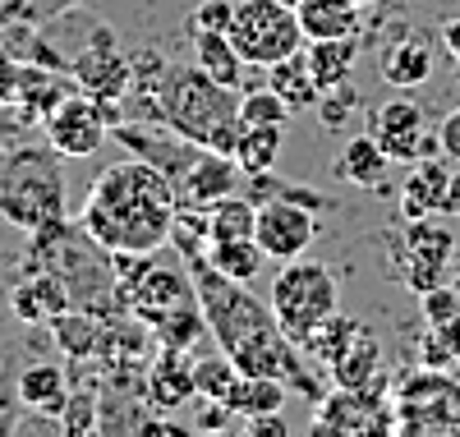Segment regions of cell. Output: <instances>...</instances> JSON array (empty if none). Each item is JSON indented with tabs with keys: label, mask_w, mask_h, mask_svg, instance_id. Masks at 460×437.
<instances>
[{
	"label": "cell",
	"mask_w": 460,
	"mask_h": 437,
	"mask_svg": "<svg viewBox=\"0 0 460 437\" xmlns=\"http://www.w3.org/2000/svg\"><path fill=\"white\" fill-rule=\"evenodd\" d=\"M194 281L199 308L208 317V332L221 354H230V364L240 373H262V378H281L290 391H299L304 401H323V382L304 364V350L281 332L272 304H262L244 281L221 276L203 254H180Z\"/></svg>",
	"instance_id": "1"
},
{
	"label": "cell",
	"mask_w": 460,
	"mask_h": 437,
	"mask_svg": "<svg viewBox=\"0 0 460 437\" xmlns=\"http://www.w3.org/2000/svg\"><path fill=\"white\" fill-rule=\"evenodd\" d=\"M175 212H180L175 184L157 166L125 156L93 180L79 226L106 254H157L171 240Z\"/></svg>",
	"instance_id": "2"
},
{
	"label": "cell",
	"mask_w": 460,
	"mask_h": 437,
	"mask_svg": "<svg viewBox=\"0 0 460 437\" xmlns=\"http://www.w3.org/2000/svg\"><path fill=\"white\" fill-rule=\"evenodd\" d=\"M157 125L184 134L189 143L235 156L240 143V93L217 84L199 65H171L157 84Z\"/></svg>",
	"instance_id": "3"
},
{
	"label": "cell",
	"mask_w": 460,
	"mask_h": 437,
	"mask_svg": "<svg viewBox=\"0 0 460 437\" xmlns=\"http://www.w3.org/2000/svg\"><path fill=\"white\" fill-rule=\"evenodd\" d=\"M0 217L28 235L65 217V175L51 143H0Z\"/></svg>",
	"instance_id": "4"
},
{
	"label": "cell",
	"mask_w": 460,
	"mask_h": 437,
	"mask_svg": "<svg viewBox=\"0 0 460 437\" xmlns=\"http://www.w3.org/2000/svg\"><path fill=\"white\" fill-rule=\"evenodd\" d=\"M267 304H272L281 332L304 350L314 341V332L336 313V281H332V272L323 263L290 258L272 276V295H267Z\"/></svg>",
	"instance_id": "5"
},
{
	"label": "cell",
	"mask_w": 460,
	"mask_h": 437,
	"mask_svg": "<svg viewBox=\"0 0 460 437\" xmlns=\"http://www.w3.org/2000/svg\"><path fill=\"white\" fill-rule=\"evenodd\" d=\"M392 406H396V433L460 437V382L447 369L419 364L414 373L392 382Z\"/></svg>",
	"instance_id": "6"
},
{
	"label": "cell",
	"mask_w": 460,
	"mask_h": 437,
	"mask_svg": "<svg viewBox=\"0 0 460 437\" xmlns=\"http://www.w3.org/2000/svg\"><path fill=\"white\" fill-rule=\"evenodd\" d=\"M230 42L244 56V65L253 69H272L277 60L304 51V28L295 5H281V0H240L235 19H230Z\"/></svg>",
	"instance_id": "7"
},
{
	"label": "cell",
	"mask_w": 460,
	"mask_h": 437,
	"mask_svg": "<svg viewBox=\"0 0 460 437\" xmlns=\"http://www.w3.org/2000/svg\"><path fill=\"white\" fill-rule=\"evenodd\" d=\"M111 125H120L115 102H97V97L74 88L65 102L51 106V115L42 120V134L60 156H93L111 138Z\"/></svg>",
	"instance_id": "8"
},
{
	"label": "cell",
	"mask_w": 460,
	"mask_h": 437,
	"mask_svg": "<svg viewBox=\"0 0 460 437\" xmlns=\"http://www.w3.org/2000/svg\"><path fill=\"white\" fill-rule=\"evenodd\" d=\"M69 78H74L79 93L120 106L129 97V84H134V56H125L120 47H115V32L102 23V28L88 32L84 51L69 56Z\"/></svg>",
	"instance_id": "9"
},
{
	"label": "cell",
	"mask_w": 460,
	"mask_h": 437,
	"mask_svg": "<svg viewBox=\"0 0 460 437\" xmlns=\"http://www.w3.org/2000/svg\"><path fill=\"white\" fill-rule=\"evenodd\" d=\"M368 134L382 143V152L392 162H424V156H442V143H438V129H429L424 120V106L414 97H392L368 111Z\"/></svg>",
	"instance_id": "10"
},
{
	"label": "cell",
	"mask_w": 460,
	"mask_h": 437,
	"mask_svg": "<svg viewBox=\"0 0 460 437\" xmlns=\"http://www.w3.org/2000/svg\"><path fill=\"white\" fill-rule=\"evenodd\" d=\"M318 208L299 203V198H267L258 203V226H253V240L267 258L277 263H290V258H304L309 245L318 240Z\"/></svg>",
	"instance_id": "11"
},
{
	"label": "cell",
	"mask_w": 460,
	"mask_h": 437,
	"mask_svg": "<svg viewBox=\"0 0 460 437\" xmlns=\"http://www.w3.org/2000/svg\"><path fill=\"white\" fill-rule=\"evenodd\" d=\"M456 249V235L447 226H438L433 217L405 221V258H401V276L414 295H424L433 286L447 281V263Z\"/></svg>",
	"instance_id": "12"
},
{
	"label": "cell",
	"mask_w": 460,
	"mask_h": 437,
	"mask_svg": "<svg viewBox=\"0 0 460 437\" xmlns=\"http://www.w3.org/2000/svg\"><path fill=\"white\" fill-rule=\"evenodd\" d=\"M147 406L162 410V415H175L180 406L199 401V387H194V354L189 350H175V345H162L157 360L147 364Z\"/></svg>",
	"instance_id": "13"
},
{
	"label": "cell",
	"mask_w": 460,
	"mask_h": 437,
	"mask_svg": "<svg viewBox=\"0 0 460 437\" xmlns=\"http://www.w3.org/2000/svg\"><path fill=\"white\" fill-rule=\"evenodd\" d=\"M240 180H244V171H240L235 156L203 147V152H199V162L189 166L184 180L175 184V198H180V208H212V203H221V198L235 193Z\"/></svg>",
	"instance_id": "14"
},
{
	"label": "cell",
	"mask_w": 460,
	"mask_h": 437,
	"mask_svg": "<svg viewBox=\"0 0 460 437\" xmlns=\"http://www.w3.org/2000/svg\"><path fill=\"white\" fill-rule=\"evenodd\" d=\"M332 373V387H355V391H377V387H392L387 369H382V341L359 327L355 341L336 354V364L327 369Z\"/></svg>",
	"instance_id": "15"
},
{
	"label": "cell",
	"mask_w": 460,
	"mask_h": 437,
	"mask_svg": "<svg viewBox=\"0 0 460 437\" xmlns=\"http://www.w3.org/2000/svg\"><path fill=\"white\" fill-rule=\"evenodd\" d=\"M10 308L19 323H51L56 313L74 308V295L56 272H23V281L10 290Z\"/></svg>",
	"instance_id": "16"
},
{
	"label": "cell",
	"mask_w": 460,
	"mask_h": 437,
	"mask_svg": "<svg viewBox=\"0 0 460 437\" xmlns=\"http://www.w3.org/2000/svg\"><path fill=\"white\" fill-rule=\"evenodd\" d=\"M447 180H451V166L442 162V156H424V162H414L410 175L401 180V217H405V221L442 217Z\"/></svg>",
	"instance_id": "17"
},
{
	"label": "cell",
	"mask_w": 460,
	"mask_h": 437,
	"mask_svg": "<svg viewBox=\"0 0 460 437\" xmlns=\"http://www.w3.org/2000/svg\"><path fill=\"white\" fill-rule=\"evenodd\" d=\"M194 65L208 69L217 84L235 88V93L249 88V69H253V65H244V56L235 51V42H230V32L194 28Z\"/></svg>",
	"instance_id": "18"
},
{
	"label": "cell",
	"mask_w": 460,
	"mask_h": 437,
	"mask_svg": "<svg viewBox=\"0 0 460 437\" xmlns=\"http://www.w3.org/2000/svg\"><path fill=\"white\" fill-rule=\"evenodd\" d=\"M14 396H19L23 410L42 415V419H60V410L69 401V378L56 364H28L14 382Z\"/></svg>",
	"instance_id": "19"
},
{
	"label": "cell",
	"mask_w": 460,
	"mask_h": 437,
	"mask_svg": "<svg viewBox=\"0 0 460 437\" xmlns=\"http://www.w3.org/2000/svg\"><path fill=\"white\" fill-rule=\"evenodd\" d=\"M382 78H387L392 88H419L433 78V42L419 32H405L396 37V42L387 47V56H382Z\"/></svg>",
	"instance_id": "20"
},
{
	"label": "cell",
	"mask_w": 460,
	"mask_h": 437,
	"mask_svg": "<svg viewBox=\"0 0 460 437\" xmlns=\"http://www.w3.org/2000/svg\"><path fill=\"white\" fill-rule=\"evenodd\" d=\"M392 171V156L382 152V143L373 134H359L341 147V156L332 162V175L345 180V184H359V189H382V180H387Z\"/></svg>",
	"instance_id": "21"
},
{
	"label": "cell",
	"mask_w": 460,
	"mask_h": 437,
	"mask_svg": "<svg viewBox=\"0 0 460 437\" xmlns=\"http://www.w3.org/2000/svg\"><path fill=\"white\" fill-rule=\"evenodd\" d=\"M359 10L355 0H299L295 14H299V28L309 42L318 37H355L359 32Z\"/></svg>",
	"instance_id": "22"
},
{
	"label": "cell",
	"mask_w": 460,
	"mask_h": 437,
	"mask_svg": "<svg viewBox=\"0 0 460 437\" xmlns=\"http://www.w3.org/2000/svg\"><path fill=\"white\" fill-rule=\"evenodd\" d=\"M267 88L281 93V102L290 111H314L318 97H323V88H318V78H314L309 56H304V51H295V56H286V60H277L272 69H267Z\"/></svg>",
	"instance_id": "23"
},
{
	"label": "cell",
	"mask_w": 460,
	"mask_h": 437,
	"mask_svg": "<svg viewBox=\"0 0 460 437\" xmlns=\"http://www.w3.org/2000/svg\"><path fill=\"white\" fill-rule=\"evenodd\" d=\"M102 332H106V323L88 308H65V313L51 317V336L60 341V350L69 354V360H97Z\"/></svg>",
	"instance_id": "24"
},
{
	"label": "cell",
	"mask_w": 460,
	"mask_h": 437,
	"mask_svg": "<svg viewBox=\"0 0 460 437\" xmlns=\"http://www.w3.org/2000/svg\"><path fill=\"white\" fill-rule=\"evenodd\" d=\"M286 401H290V387L281 378H262V373H240L235 387H230V396H226V406L235 410L240 419L286 410Z\"/></svg>",
	"instance_id": "25"
},
{
	"label": "cell",
	"mask_w": 460,
	"mask_h": 437,
	"mask_svg": "<svg viewBox=\"0 0 460 437\" xmlns=\"http://www.w3.org/2000/svg\"><path fill=\"white\" fill-rule=\"evenodd\" d=\"M304 56H309V69L318 78V88L327 93V88L350 78V69L359 60V37H318V42H309Z\"/></svg>",
	"instance_id": "26"
},
{
	"label": "cell",
	"mask_w": 460,
	"mask_h": 437,
	"mask_svg": "<svg viewBox=\"0 0 460 437\" xmlns=\"http://www.w3.org/2000/svg\"><path fill=\"white\" fill-rule=\"evenodd\" d=\"M286 147V125H240V143H235V162L244 175L272 171L277 156Z\"/></svg>",
	"instance_id": "27"
},
{
	"label": "cell",
	"mask_w": 460,
	"mask_h": 437,
	"mask_svg": "<svg viewBox=\"0 0 460 437\" xmlns=\"http://www.w3.org/2000/svg\"><path fill=\"white\" fill-rule=\"evenodd\" d=\"M253 226H258V203L230 193L208 208V245L212 240H253Z\"/></svg>",
	"instance_id": "28"
},
{
	"label": "cell",
	"mask_w": 460,
	"mask_h": 437,
	"mask_svg": "<svg viewBox=\"0 0 460 437\" xmlns=\"http://www.w3.org/2000/svg\"><path fill=\"white\" fill-rule=\"evenodd\" d=\"M203 258L221 272V276H230V281H253V276L262 272V249H258V240H212L208 249H203Z\"/></svg>",
	"instance_id": "29"
},
{
	"label": "cell",
	"mask_w": 460,
	"mask_h": 437,
	"mask_svg": "<svg viewBox=\"0 0 460 437\" xmlns=\"http://www.w3.org/2000/svg\"><path fill=\"white\" fill-rule=\"evenodd\" d=\"M359 327H364V323H355V317H345V313L336 308V313L327 317V323L314 332V341L304 345V354H309V360H314L318 369H332V364H336V354L355 341V332H359Z\"/></svg>",
	"instance_id": "30"
},
{
	"label": "cell",
	"mask_w": 460,
	"mask_h": 437,
	"mask_svg": "<svg viewBox=\"0 0 460 437\" xmlns=\"http://www.w3.org/2000/svg\"><path fill=\"white\" fill-rule=\"evenodd\" d=\"M152 332H157L162 345H175V350H189V354H194V345L208 336V317H203V308H199V299H194V304L175 308L166 323H157Z\"/></svg>",
	"instance_id": "31"
},
{
	"label": "cell",
	"mask_w": 460,
	"mask_h": 437,
	"mask_svg": "<svg viewBox=\"0 0 460 437\" xmlns=\"http://www.w3.org/2000/svg\"><path fill=\"white\" fill-rule=\"evenodd\" d=\"M235 378H240V369L230 364V354H221V350L194 354V387H199V396H208V401H226Z\"/></svg>",
	"instance_id": "32"
},
{
	"label": "cell",
	"mask_w": 460,
	"mask_h": 437,
	"mask_svg": "<svg viewBox=\"0 0 460 437\" xmlns=\"http://www.w3.org/2000/svg\"><path fill=\"white\" fill-rule=\"evenodd\" d=\"M290 106L272 88H244L240 93V125H286Z\"/></svg>",
	"instance_id": "33"
},
{
	"label": "cell",
	"mask_w": 460,
	"mask_h": 437,
	"mask_svg": "<svg viewBox=\"0 0 460 437\" xmlns=\"http://www.w3.org/2000/svg\"><path fill=\"white\" fill-rule=\"evenodd\" d=\"M56 424L65 433H97L102 428V410L93 401V391H69V401H65V410H60Z\"/></svg>",
	"instance_id": "34"
},
{
	"label": "cell",
	"mask_w": 460,
	"mask_h": 437,
	"mask_svg": "<svg viewBox=\"0 0 460 437\" xmlns=\"http://www.w3.org/2000/svg\"><path fill=\"white\" fill-rule=\"evenodd\" d=\"M355 106H359V93L350 88V78H345V84H336V88H327V93L318 97L314 111L323 115V125H327V129H341V125L355 115Z\"/></svg>",
	"instance_id": "35"
},
{
	"label": "cell",
	"mask_w": 460,
	"mask_h": 437,
	"mask_svg": "<svg viewBox=\"0 0 460 437\" xmlns=\"http://www.w3.org/2000/svg\"><path fill=\"white\" fill-rule=\"evenodd\" d=\"M424 299V317H429V327H438V323H447V317H456L460 313V290L456 286H433V290H424L419 295Z\"/></svg>",
	"instance_id": "36"
},
{
	"label": "cell",
	"mask_w": 460,
	"mask_h": 437,
	"mask_svg": "<svg viewBox=\"0 0 460 437\" xmlns=\"http://www.w3.org/2000/svg\"><path fill=\"white\" fill-rule=\"evenodd\" d=\"M230 19H235V0H203V5L194 10V28L230 32Z\"/></svg>",
	"instance_id": "37"
},
{
	"label": "cell",
	"mask_w": 460,
	"mask_h": 437,
	"mask_svg": "<svg viewBox=\"0 0 460 437\" xmlns=\"http://www.w3.org/2000/svg\"><path fill=\"white\" fill-rule=\"evenodd\" d=\"M79 0H19V14L28 19V23H51V19H60L65 10H74Z\"/></svg>",
	"instance_id": "38"
},
{
	"label": "cell",
	"mask_w": 460,
	"mask_h": 437,
	"mask_svg": "<svg viewBox=\"0 0 460 437\" xmlns=\"http://www.w3.org/2000/svg\"><path fill=\"white\" fill-rule=\"evenodd\" d=\"M230 419H235V410H230L226 401H208V396H199V419H194L199 433H221V428H230Z\"/></svg>",
	"instance_id": "39"
},
{
	"label": "cell",
	"mask_w": 460,
	"mask_h": 437,
	"mask_svg": "<svg viewBox=\"0 0 460 437\" xmlns=\"http://www.w3.org/2000/svg\"><path fill=\"white\" fill-rule=\"evenodd\" d=\"M419 364H424V369H447V373L456 369V354L442 345V336L433 327L424 332V341H419Z\"/></svg>",
	"instance_id": "40"
},
{
	"label": "cell",
	"mask_w": 460,
	"mask_h": 437,
	"mask_svg": "<svg viewBox=\"0 0 460 437\" xmlns=\"http://www.w3.org/2000/svg\"><path fill=\"white\" fill-rule=\"evenodd\" d=\"M286 410H272V415H249L244 419V433L249 437H286Z\"/></svg>",
	"instance_id": "41"
},
{
	"label": "cell",
	"mask_w": 460,
	"mask_h": 437,
	"mask_svg": "<svg viewBox=\"0 0 460 437\" xmlns=\"http://www.w3.org/2000/svg\"><path fill=\"white\" fill-rule=\"evenodd\" d=\"M19 60L14 56H5L0 51V106H14V97H19Z\"/></svg>",
	"instance_id": "42"
},
{
	"label": "cell",
	"mask_w": 460,
	"mask_h": 437,
	"mask_svg": "<svg viewBox=\"0 0 460 437\" xmlns=\"http://www.w3.org/2000/svg\"><path fill=\"white\" fill-rule=\"evenodd\" d=\"M438 143H442V156H447V162H460V106L438 125Z\"/></svg>",
	"instance_id": "43"
},
{
	"label": "cell",
	"mask_w": 460,
	"mask_h": 437,
	"mask_svg": "<svg viewBox=\"0 0 460 437\" xmlns=\"http://www.w3.org/2000/svg\"><path fill=\"white\" fill-rule=\"evenodd\" d=\"M433 332L442 336V345L456 354V364H460V313H456V317H447V323H438Z\"/></svg>",
	"instance_id": "44"
},
{
	"label": "cell",
	"mask_w": 460,
	"mask_h": 437,
	"mask_svg": "<svg viewBox=\"0 0 460 437\" xmlns=\"http://www.w3.org/2000/svg\"><path fill=\"white\" fill-rule=\"evenodd\" d=\"M438 37H442V47H447V56L460 65V14L456 19H447L442 28H438Z\"/></svg>",
	"instance_id": "45"
},
{
	"label": "cell",
	"mask_w": 460,
	"mask_h": 437,
	"mask_svg": "<svg viewBox=\"0 0 460 437\" xmlns=\"http://www.w3.org/2000/svg\"><path fill=\"white\" fill-rule=\"evenodd\" d=\"M19 401H10V396H0V437H10L14 428H19Z\"/></svg>",
	"instance_id": "46"
},
{
	"label": "cell",
	"mask_w": 460,
	"mask_h": 437,
	"mask_svg": "<svg viewBox=\"0 0 460 437\" xmlns=\"http://www.w3.org/2000/svg\"><path fill=\"white\" fill-rule=\"evenodd\" d=\"M442 217H460V171H451V180H447V198H442Z\"/></svg>",
	"instance_id": "47"
},
{
	"label": "cell",
	"mask_w": 460,
	"mask_h": 437,
	"mask_svg": "<svg viewBox=\"0 0 460 437\" xmlns=\"http://www.w3.org/2000/svg\"><path fill=\"white\" fill-rule=\"evenodd\" d=\"M456 290H460V267H456Z\"/></svg>",
	"instance_id": "48"
},
{
	"label": "cell",
	"mask_w": 460,
	"mask_h": 437,
	"mask_svg": "<svg viewBox=\"0 0 460 437\" xmlns=\"http://www.w3.org/2000/svg\"><path fill=\"white\" fill-rule=\"evenodd\" d=\"M355 5H373V0H355Z\"/></svg>",
	"instance_id": "49"
},
{
	"label": "cell",
	"mask_w": 460,
	"mask_h": 437,
	"mask_svg": "<svg viewBox=\"0 0 460 437\" xmlns=\"http://www.w3.org/2000/svg\"><path fill=\"white\" fill-rule=\"evenodd\" d=\"M281 5H299V0H281Z\"/></svg>",
	"instance_id": "50"
},
{
	"label": "cell",
	"mask_w": 460,
	"mask_h": 437,
	"mask_svg": "<svg viewBox=\"0 0 460 437\" xmlns=\"http://www.w3.org/2000/svg\"><path fill=\"white\" fill-rule=\"evenodd\" d=\"M0 5H5V0H0Z\"/></svg>",
	"instance_id": "51"
}]
</instances>
